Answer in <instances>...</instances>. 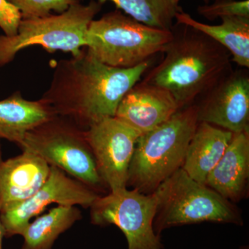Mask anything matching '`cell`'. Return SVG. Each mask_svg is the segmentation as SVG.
Wrapping results in <instances>:
<instances>
[{
    "label": "cell",
    "instance_id": "21",
    "mask_svg": "<svg viewBox=\"0 0 249 249\" xmlns=\"http://www.w3.org/2000/svg\"><path fill=\"white\" fill-rule=\"evenodd\" d=\"M197 11L209 20L231 16L249 18V1H215L212 4L199 6Z\"/></svg>",
    "mask_w": 249,
    "mask_h": 249
},
{
    "label": "cell",
    "instance_id": "8",
    "mask_svg": "<svg viewBox=\"0 0 249 249\" xmlns=\"http://www.w3.org/2000/svg\"><path fill=\"white\" fill-rule=\"evenodd\" d=\"M158 207L155 192L145 194L127 188L99 196L90 206L93 224L115 225L125 236L127 249H163L154 229Z\"/></svg>",
    "mask_w": 249,
    "mask_h": 249
},
{
    "label": "cell",
    "instance_id": "11",
    "mask_svg": "<svg viewBox=\"0 0 249 249\" xmlns=\"http://www.w3.org/2000/svg\"><path fill=\"white\" fill-rule=\"evenodd\" d=\"M199 123L232 133L249 130V76L247 69L232 71L199 100Z\"/></svg>",
    "mask_w": 249,
    "mask_h": 249
},
{
    "label": "cell",
    "instance_id": "7",
    "mask_svg": "<svg viewBox=\"0 0 249 249\" xmlns=\"http://www.w3.org/2000/svg\"><path fill=\"white\" fill-rule=\"evenodd\" d=\"M19 147L34 152L98 194L107 188L98 173L85 130L65 118L54 116L31 129Z\"/></svg>",
    "mask_w": 249,
    "mask_h": 249
},
{
    "label": "cell",
    "instance_id": "3",
    "mask_svg": "<svg viewBox=\"0 0 249 249\" xmlns=\"http://www.w3.org/2000/svg\"><path fill=\"white\" fill-rule=\"evenodd\" d=\"M198 124L195 104L179 109L164 124L142 134L129 163L127 187L150 194L181 168Z\"/></svg>",
    "mask_w": 249,
    "mask_h": 249
},
{
    "label": "cell",
    "instance_id": "12",
    "mask_svg": "<svg viewBox=\"0 0 249 249\" xmlns=\"http://www.w3.org/2000/svg\"><path fill=\"white\" fill-rule=\"evenodd\" d=\"M178 110L169 91L139 81L121 99L115 117L142 134L164 124Z\"/></svg>",
    "mask_w": 249,
    "mask_h": 249
},
{
    "label": "cell",
    "instance_id": "16",
    "mask_svg": "<svg viewBox=\"0 0 249 249\" xmlns=\"http://www.w3.org/2000/svg\"><path fill=\"white\" fill-rule=\"evenodd\" d=\"M55 115L43 100L29 101L16 91L0 101V139L19 146L28 132Z\"/></svg>",
    "mask_w": 249,
    "mask_h": 249
},
{
    "label": "cell",
    "instance_id": "1",
    "mask_svg": "<svg viewBox=\"0 0 249 249\" xmlns=\"http://www.w3.org/2000/svg\"><path fill=\"white\" fill-rule=\"evenodd\" d=\"M150 65V60L129 69L108 66L84 47L78 55L55 62L53 78L41 99L56 115L86 130L115 116L122 98Z\"/></svg>",
    "mask_w": 249,
    "mask_h": 249
},
{
    "label": "cell",
    "instance_id": "25",
    "mask_svg": "<svg viewBox=\"0 0 249 249\" xmlns=\"http://www.w3.org/2000/svg\"><path fill=\"white\" fill-rule=\"evenodd\" d=\"M204 1H205V2L207 3L209 2V0H204Z\"/></svg>",
    "mask_w": 249,
    "mask_h": 249
},
{
    "label": "cell",
    "instance_id": "18",
    "mask_svg": "<svg viewBox=\"0 0 249 249\" xmlns=\"http://www.w3.org/2000/svg\"><path fill=\"white\" fill-rule=\"evenodd\" d=\"M82 218L76 206H58L37 217L26 228L21 249H52L61 235Z\"/></svg>",
    "mask_w": 249,
    "mask_h": 249
},
{
    "label": "cell",
    "instance_id": "10",
    "mask_svg": "<svg viewBox=\"0 0 249 249\" xmlns=\"http://www.w3.org/2000/svg\"><path fill=\"white\" fill-rule=\"evenodd\" d=\"M85 135L100 176L109 191L127 188L129 163L142 134L114 116L93 124Z\"/></svg>",
    "mask_w": 249,
    "mask_h": 249
},
{
    "label": "cell",
    "instance_id": "20",
    "mask_svg": "<svg viewBox=\"0 0 249 249\" xmlns=\"http://www.w3.org/2000/svg\"><path fill=\"white\" fill-rule=\"evenodd\" d=\"M19 11L22 19L42 18L52 11L62 14L80 0H6Z\"/></svg>",
    "mask_w": 249,
    "mask_h": 249
},
{
    "label": "cell",
    "instance_id": "24",
    "mask_svg": "<svg viewBox=\"0 0 249 249\" xmlns=\"http://www.w3.org/2000/svg\"><path fill=\"white\" fill-rule=\"evenodd\" d=\"M242 249H249V247H243V248H242Z\"/></svg>",
    "mask_w": 249,
    "mask_h": 249
},
{
    "label": "cell",
    "instance_id": "23",
    "mask_svg": "<svg viewBox=\"0 0 249 249\" xmlns=\"http://www.w3.org/2000/svg\"><path fill=\"white\" fill-rule=\"evenodd\" d=\"M214 1H233V0H214Z\"/></svg>",
    "mask_w": 249,
    "mask_h": 249
},
{
    "label": "cell",
    "instance_id": "17",
    "mask_svg": "<svg viewBox=\"0 0 249 249\" xmlns=\"http://www.w3.org/2000/svg\"><path fill=\"white\" fill-rule=\"evenodd\" d=\"M178 24L200 31L229 51L232 62L242 68H249V18H222L219 25L198 22L189 14L180 12L175 16Z\"/></svg>",
    "mask_w": 249,
    "mask_h": 249
},
{
    "label": "cell",
    "instance_id": "5",
    "mask_svg": "<svg viewBox=\"0 0 249 249\" xmlns=\"http://www.w3.org/2000/svg\"><path fill=\"white\" fill-rule=\"evenodd\" d=\"M158 207L154 229L158 235L170 228L202 222L243 224L230 201L179 168L155 191Z\"/></svg>",
    "mask_w": 249,
    "mask_h": 249
},
{
    "label": "cell",
    "instance_id": "19",
    "mask_svg": "<svg viewBox=\"0 0 249 249\" xmlns=\"http://www.w3.org/2000/svg\"><path fill=\"white\" fill-rule=\"evenodd\" d=\"M181 0H98L101 4L114 3L117 9L145 25L163 30L173 28L174 19L182 12Z\"/></svg>",
    "mask_w": 249,
    "mask_h": 249
},
{
    "label": "cell",
    "instance_id": "15",
    "mask_svg": "<svg viewBox=\"0 0 249 249\" xmlns=\"http://www.w3.org/2000/svg\"><path fill=\"white\" fill-rule=\"evenodd\" d=\"M233 133L206 123H199L187 149L181 168L205 184L231 141ZM206 185V184H205Z\"/></svg>",
    "mask_w": 249,
    "mask_h": 249
},
{
    "label": "cell",
    "instance_id": "2",
    "mask_svg": "<svg viewBox=\"0 0 249 249\" xmlns=\"http://www.w3.org/2000/svg\"><path fill=\"white\" fill-rule=\"evenodd\" d=\"M178 25L164 57L142 81L169 91L181 109L195 105L232 70L227 49L200 31Z\"/></svg>",
    "mask_w": 249,
    "mask_h": 249
},
{
    "label": "cell",
    "instance_id": "9",
    "mask_svg": "<svg viewBox=\"0 0 249 249\" xmlns=\"http://www.w3.org/2000/svg\"><path fill=\"white\" fill-rule=\"evenodd\" d=\"M99 196L84 183L67 176L60 168L51 165L48 178L34 196L14 207L0 211L4 237L22 235L31 219L40 214L49 205H79L89 208Z\"/></svg>",
    "mask_w": 249,
    "mask_h": 249
},
{
    "label": "cell",
    "instance_id": "22",
    "mask_svg": "<svg viewBox=\"0 0 249 249\" xmlns=\"http://www.w3.org/2000/svg\"><path fill=\"white\" fill-rule=\"evenodd\" d=\"M22 19L20 13L6 0H0V29L6 36L17 34Z\"/></svg>",
    "mask_w": 249,
    "mask_h": 249
},
{
    "label": "cell",
    "instance_id": "14",
    "mask_svg": "<svg viewBox=\"0 0 249 249\" xmlns=\"http://www.w3.org/2000/svg\"><path fill=\"white\" fill-rule=\"evenodd\" d=\"M249 177V130L233 133L222 158L205 184L229 201L240 200Z\"/></svg>",
    "mask_w": 249,
    "mask_h": 249
},
{
    "label": "cell",
    "instance_id": "6",
    "mask_svg": "<svg viewBox=\"0 0 249 249\" xmlns=\"http://www.w3.org/2000/svg\"><path fill=\"white\" fill-rule=\"evenodd\" d=\"M102 6L95 0L87 5L78 1L62 14L21 19L16 35H0V67L32 46H40L49 53L61 51L78 55L86 47L88 27Z\"/></svg>",
    "mask_w": 249,
    "mask_h": 249
},
{
    "label": "cell",
    "instance_id": "4",
    "mask_svg": "<svg viewBox=\"0 0 249 249\" xmlns=\"http://www.w3.org/2000/svg\"><path fill=\"white\" fill-rule=\"evenodd\" d=\"M173 37L172 30L145 25L116 9L91 21L85 48L105 65L129 69L163 53Z\"/></svg>",
    "mask_w": 249,
    "mask_h": 249
},
{
    "label": "cell",
    "instance_id": "13",
    "mask_svg": "<svg viewBox=\"0 0 249 249\" xmlns=\"http://www.w3.org/2000/svg\"><path fill=\"white\" fill-rule=\"evenodd\" d=\"M51 165L27 150L0 163V211L23 202L47 181Z\"/></svg>",
    "mask_w": 249,
    "mask_h": 249
}]
</instances>
